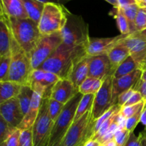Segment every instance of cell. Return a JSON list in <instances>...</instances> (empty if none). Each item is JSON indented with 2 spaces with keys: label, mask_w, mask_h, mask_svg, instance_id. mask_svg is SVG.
<instances>
[{
  "label": "cell",
  "mask_w": 146,
  "mask_h": 146,
  "mask_svg": "<svg viewBox=\"0 0 146 146\" xmlns=\"http://www.w3.org/2000/svg\"><path fill=\"white\" fill-rule=\"evenodd\" d=\"M86 54V46L70 47L62 43L38 69L54 73L60 78H68L73 65Z\"/></svg>",
  "instance_id": "obj_1"
},
{
  "label": "cell",
  "mask_w": 146,
  "mask_h": 146,
  "mask_svg": "<svg viewBox=\"0 0 146 146\" xmlns=\"http://www.w3.org/2000/svg\"><path fill=\"white\" fill-rule=\"evenodd\" d=\"M0 16L4 17L7 21L14 39L30 56L31 51L41 36L38 23L29 18L19 19L9 17L2 10H1Z\"/></svg>",
  "instance_id": "obj_2"
},
{
  "label": "cell",
  "mask_w": 146,
  "mask_h": 146,
  "mask_svg": "<svg viewBox=\"0 0 146 146\" xmlns=\"http://www.w3.org/2000/svg\"><path fill=\"white\" fill-rule=\"evenodd\" d=\"M33 71L30 56L11 35V64L9 81L18 83L22 86H28Z\"/></svg>",
  "instance_id": "obj_3"
},
{
  "label": "cell",
  "mask_w": 146,
  "mask_h": 146,
  "mask_svg": "<svg viewBox=\"0 0 146 146\" xmlns=\"http://www.w3.org/2000/svg\"><path fill=\"white\" fill-rule=\"evenodd\" d=\"M91 111L73 123L63 138L61 146H84L93 139L96 121L92 120Z\"/></svg>",
  "instance_id": "obj_4"
},
{
  "label": "cell",
  "mask_w": 146,
  "mask_h": 146,
  "mask_svg": "<svg viewBox=\"0 0 146 146\" xmlns=\"http://www.w3.org/2000/svg\"><path fill=\"white\" fill-rule=\"evenodd\" d=\"M70 11L64 5L48 3L44 5L38 29L41 35L61 32L65 27Z\"/></svg>",
  "instance_id": "obj_5"
},
{
  "label": "cell",
  "mask_w": 146,
  "mask_h": 146,
  "mask_svg": "<svg viewBox=\"0 0 146 146\" xmlns=\"http://www.w3.org/2000/svg\"><path fill=\"white\" fill-rule=\"evenodd\" d=\"M63 43L70 47L86 46L90 39L88 25L81 16L68 14L66 24L61 31Z\"/></svg>",
  "instance_id": "obj_6"
},
{
  "label": "cell",
  "mask_w": 146,
  "mask_h": 146,
  "mask_svg": "<svg viewBox=\"0 0 146 146\" xmlns=\"http://www.w3.org/2000/svg\"><path fill=\"white\" fill-rule=\"evenodd\" d=\"M83 96L82 94L78 92L64 105L61 114L54 123L48 146H53L56 143L61 142L68 128L74 123L78 104Z\"/></svg>",
  "instance_id": "obj_7"
},
{
  "label": "cell",
  "mask_w": 146,
  "mask_h": 146,
  "mask_svg": "<svg viewBox=\"0 0 146 146\" xmlns=\"http://www.w3.org/2000/svg\"><path fill=\"white\" fill-rule=\"evenodd\" d=\"M48 98H43L39 113L32 126L33 146H48L54 122L48 114Z\"/></svg>",
  "instance_id": "obj_8"
},
{
  "label": "cell",
  "mask_w": 146,
  "mask_h": 146,
  "mask_svg": "<svg viewBox=\"0 0 146 146\" xmlns=\"http://www.w3.org/2000/svg\"><path fill=\"white\" fill-rule=\"evenodd\" d=\"M63 43L61 32L41 35L30 54L33 69H38Z\"/></svg>",
  "instance_id": "obj_9"
},
{
  "label": "cell",
  "mask_w": 146,
  "mask_h": 146,
  "mask_svg": "<svg viewBox=\"0 0 146 146\" xmlns=\"http://www.w3.org/2000/svg\"><path fill=\"white\" fill-rule=\"evenodd\" d=\"M113 74H111L103 80L101 89L95 95L91 115L93 121H96L106 112L113 106Z\"/></svg>",
  "instance_id": "obj_10"
},
{
  "label": "cell",
  "mask_w": 146,
  "mask_h": 146,
  "mask_svg": "<svg viewBox=\"0 0 146 146\" xmlns=\"http://www.w3.org/2000/svg\"><path fill=\"white\" fill-rule=\"evenodd\" d=\"M60 79L54 73L42 69H34L30 76L28 86L34 91L39 93L43 98L50 97L53 86Z\"/></svg>",
  "instance_id": "obj_11"
},
{
  "label": "cell",
  "mask_w": 146,
  "mask_h": 146,
  "mask_svg": "<svg viewBox=\"0 0 146 146\" xmlns=\"http://www.w3.org/2000/svg\"><path fill=\"white\" fill-rule=\"evenodd\" d=\"M128 48L130 55L141 65L146 57V38L139 32L124 36L120 41Z\"/></svg>",
  "instance_id": "obj_12"
},
{
  "label": "cell",
  "mask_w": 146,
  "mask_h": 146,
  "mask_svg": "<svg viewBox=\"0 0 146 146\" xmlns=\"http://www.w3.org/2000/svg\"><path fill=\"white\" fill-rule=\"evenodd\" d=\"M125 35H118L110 38H90L88 44L86 46V54L87 56L107 55L108 53L120 42Z\"/></svg>",
  "instance_id": "obj_13"
},
{
  "label": "cell",
  "mask_w": 146,
  "mask_h": 146,
  "mask_svg": "<svg viewBox=\"0 0 146 146\" xmlns=\"http://www.w3.org/2000/svg\"><path fill=\"white\" fill-rule=\"evenodd\" d=\"M0 116L11 126L18 128L24 115L17 98H13L0 104Z\"/></svg>",
  "instance_id": "obj_14"
},
{
  "label": "cell",
  "mask_w": 146,
  "mask_h": 146,
  "mask_svg": "<svg viewBox=\"0 0 146 146\" xmlns=\"http://www.w3.org/2000/svg\"><path fill=\"white\" fill-rule=\"evenodd\" d=\"M88 77L104 80L109 74H113L108 56H88Z\"/></svg>",
  "instance_id": "obj_15"
},
{
  "label": "cell",
  "mask_w": 146,
  "mask_h": 146,
  "mask_svg": "<svg viewBox=\"0 0 146 146\" xmlns=\"http://www.w3.org/2000/svg\"><path fill=\"white\" fill-rule=\"evenodd\" d=\"M143 70L141 68L135 70L133 72L120 78H113V104L115 105L117 98L123 93L132 89L141 78Z\"/></svg>",
  "instance_id": "obj_16"
},
{
  "label": "cell",
  "mask_w": 146,
  "mask_h": 146,
  "mask_svg": "<svg viewBox=\"0 0 146 146\" xmlns=\"http://www.w3.org/2000/svg\"><path fill=\"white\" fill-rule=\"evenodd\" d=\"M79 91L78 88H76L70 80L68 78H60L53 86L50 98L66 104Z\"/></svg>",
  "instance_id": "obj_17"
},
{
  "label": "cell",
  "mask_w": 146,
  "mask_h": 146,
  "mask_svg": "<svg viewBox=\"0 0 146 146\" xmlns=\"http://www.w3.org/2000/svg\"><path fill=\"white\" fill-rule=\"evenodd\" d=\"M87 77H88V56L86 54L73 65L68 74V79L78 89Z\"/></svg>",
  "instance_id": "obj_18"
},
{
  "label": "cell",
  "mask_w": 146,
  "mask_h": 146,
  "mask_svg": "<svg viewBox=\"0 0 146 146\" xmlns=\"http://www.w3.org/2000/svg\"><path fill=\"white\" fill-rule=\"evenodd\" d=\"M42 99L43 96L41 94L34 91L30 106L27 113L24 115V119L21 121V124L19 125V129L24 131V130H28L32 128L33 125L38 117Z\"/></svg>",
  "instance_id": "obj_19"
},
{
  "label": "cell",
  "mask_w": 146,
  "mask_h": 146,
  "mask_svg": "<svg viewBox=\"0 0 146 146\" xmlns=\"http://www.w3.org/2000/svg\"><path fill=\"white\" fill-rule=\"evenodd\" d=\"M1 10L9 17L19 19L29 18L22 0H1Z\"/></svg>",
  "instance_id": "obj_20"
},
{
  "label": "cell",
  "mask_w": 146,
  "mask_h": 146,
  "mask_svg": "<svg viewBox=\"0 0 146 146\" xmlns=\"http://www.w3.org/2000/svg\"><path fill=\"white\" fill-rule=\"evenodd\" d=\"M11 34L4 17L0 16V57L11 56Z\"/></svg>",
  "instance_id": "obj_21"
},
{
  "label": "cell",
  "mask_w": 146,
  "mask_h": 146,
  "mask_svg": "<svg viewBox=\"0 0 146 146\" xmlns=\"http://www.w3.org/2000/svg\"><path fill=\"white\" fill-rule=\"evenodd\" d=\"M107 56L111 62V69L114 74V71L118 66L129 56L130 51L125 45L119 42L108 53Z\"/></svg>",
  "instance_id": "obj_22"
},
{
  "label": "cell",
  "mask_w": 146,
  "mask_h": 146,
  "mask_svg": "<svg viewBox=\"0 0 146 146\" xmlns=\"http://www.w3.org/2000/svg\"><path fill=\"white\" fill-rule=\"evenodd\" d=\"M22 85L14 81H0V104L17 98L21 91Z\"/></svg>",
  "instance_id": "obj_23"
},
{
  "label": "cell",
  "mask_w": 146,
  "mask_h": 146,
  "mask_svg": "<svg viewBox=\"0 0 146 146\" xmlns=\"http://www.w3.org/2000/svg\"><path fill=\"white\" fill-rule=\"evenodd\" d=\"M29 18L35 22H39L45 4L38 0H22Z\"/></svg>",
  "instance_id": "obj_24"
},
{
  "label": "cell",
  "mask_w": 146,
  "mask_h": 146,
  "mask_svg": "<svg viewBox=\"0 0 146 146\" xmlns=\"http://www.w3.org/2000/svg\"><path fill=\"white\" fill-rule=\"evenodd\" d=\"M141 68V65L134 60V58L131 55L121 63L118 68L115 69L113 74L114 78H120L121 77L126 76L131 73L133 72L135 70Z\"/></svg>",
  "instance_id": "obj_25"
},
{
  "label": "cell",
  "mask_w": 146,
  "mask_h": 146,
  "mask_svg": "<svg viewBox=\"0 0 146 146\" xmlns=\"http://www.w3.org/2000/svg\"><path fill=\"white\" fill-rule=\"evenodd\" d=\"M94 98H95V95L92 94H86V95L83 96L81 101L78 104L76 113L75 117H74V121L79 119L88 111L92 110Z\"/></svg>",
  "instance_id": "obj_26"
},
{
  "label": "cell",
  "mask_w": 146,
  "mask_h": 146,
  "mask_svg": "<svg viewBox=\"0 0 146 146\" xmlns=\"http://www.w3.org/2000/svg\"><path fill=\"white\" fill-rule=\"evenodd\" d=\"M33 94H34V91L28 86H22L21 91L18 96L17 97V99L19 100L21 109L22 111L23 114L24 115L28 111L29 108L31 104V100H32Z\"/></svg>",
  "instance_id": "obj_27"
},
{
  "label": "cell",
  "mask_w": 146,
  "mask_h": 146,
  "mask_svg": "<svg viewBox=\"0 0 146 146\" xmlns=\"http://www.w3.org/2000/svg\"><path fill=\"white\" fill-rule=\"evenodd\" d=\"M114 17L116 20L117 26L119 29L121 34L122 35H128L131 34L129 24L125 14H123L121 9L119 7H114Z\"/></svg>",
  "instance_id": "obj_28"
},
{
  "label": "cell",
  "mask_w": 146,
  "mask_h": 146,
  "mask_svg": "<svg viewBox=\"0 0 146 146\" xmlns=\"http://www.w3.org/2000/svg\"><path fill=\"white\" fill-rule=\"evenodd\" d=\"M121 10H122L123 14H125V17H126L127 19H128V24H129L130 27V30H131V34L135 33V19H136L138 13L140 10L139 6L137 4H132V5L128 6V7L121 9Z\"/></svg>",
  "instance_id": "obj_29"
},
{
  "label": "cell",
  "mask_w": 146,
  "mask_h": 146,
  "mask_svg": "<svg viewBox=\"0 0 146 146\" xmlns=\"http://www.w3.org/2000/svg\"><path fill=\"white\" fill-rule=\"evenodd\" d=\"M65 104H62L61 102L56 101V100L48 98V114L51 118V119L54 123L58 118V116L61 114L63 108H64Z\"/></svg>",
  "instance_id": "obj_30"
},
{
  "label": "cell",
  "mask_w": 146,
  "mask_h": 146,
  "mask_svg": "<svg viewBox=\"0 0 146 146\" xmlns=\"http://www.w3.org/2000/svg\"><path fill=\"white\" fill-rule=\"evenodd\" d=\"M17 129V128L11 126L2 117L0 116V143L7 141Z\"/></svg>",
  "instance_id": "obj_31"
},
{
  "label": "cell",
  "mask_w": 146,
  "mask_h": 146,
  "mask_svg": "<svg viewBox=\"0 0 146 146\" xmlns=\"http://www.w3.org/2000/svg\"><path fill=\"white\" fill-rule=\"evenodd\" d=\"M11 56L0 57V81H9Z\"/></svg>",
  "instance_id": "obj_32"
},
{
  "label": "cell",
  "mask_w": 146,
  "mask_h": 146,
  "mask_svg": "<svg viewBox=\"0 0 146 146\" xmlns=\"http://www.w3.org/2000/svg\"><path fill=\"white\" fill-rule=\"evenodd\" d=\"M145 101H143V102L135 104V105L124 106L121 107L120 113L126 118H130V117L135 115L142 107L145 106Z\"/></svg>",
  "instance_id": "obj_33"
},
{
  "label": "cell",
  "mask_w": 146,
  "mask_h": 146,
  "mask_svg": "<svg viewBox=\"0 0 146 146\" xmlns=\"http://www.w3.org/2000/svg\"><path fill=\"white\" fill-rule=\"evenodd\" d=\"M131 132L126 128H119L114 134L113 139L119 146H124L128 140Z\"/></svg>",
  "instance_id": "obj_34"
},
{
  "label": "cell",
  "mask_w": 146,
  "mask_h": 146,
  "mask_svg": "<svg viewBox=\"0 0 146 146\" xmlns=\"http://www.w3.org/2000/svg\"><path fill=\"white\" fill-rule=\"evenodd\" d=\"M144 109V106L142 107L135 115H133V116L130 117V118H127L126 121V125H125V128L128 130V131H130L131 133L133 132L134 129L135 128V127L137 126V125L138 124V123L141 122V115H142L143 111Z\"/></svg>",
  "instance_id": "obj_35"
},
{
  "label": "cell",
  "mask_w": 146,
  "mask_h": 146,
  "mask_svg": "<svg viewBox=\"0 0 146 146\" xmlns=\"http://www.w3.org/2000/svg\"><path fill=\"white\" fill-rule=\"evenodd\" d=\"M19 146H33L32 128L21 131Z\"/></svg>",
  "instance_id": "obj_36"
},
{
  "label": "cell",
  "mask_w": 146,
  "mask_h": 146,
  "mask_svg": "<svg viewBox=\"0 0 146 146\" xmlns=\"http://www.w3.org/2000/svg\"><path fill=\"white\" fill-rule=\"evenodd\" d=\"M135 32H141L146 29V13L141 8L135 19Z\"/></svg>",
  "instance_id": "obj_37"
},
{
  "label": "cell",
  "mask_w": 146,
  "mask_h": 146,
  "mask_svg": "<svg viewBox=\"0 0 146 146\" xmlns=\"http://www.w3.org/2000/svg\"><path fill=\"white\" fill-rule=\"evenodd\" d=\"M96 80V78H93V77H87L86 79L80 86L79 88H78L79 92L82 94L83 95L91 94L93 89V86H94Z\"/></svg>",
  "instance_id": "obj_38"
},
{
  "label": "cell",
  "mask_w": 146,
  "mask_h": 146,
  "mask_svg": "<svg viewBox=\"0 0 146 146\" xmlns=\"http://www.w3.org/2000/svg\"><path fill=\"white\" fill-rule=\"evenodd\" d=\"M134 91H135V90H134L133 88H132V89H130L128 90V91L121 94V95L117 98L116 102H115V105H118V106H120L121 108V107L124 106L125 105V104L128 102L129 98H131L132 94H133Z\"/></svg>",
  "instance_id": "obj_39"
},
{
  "label": "cell",
  "mask_w": 146,
  "mask_h": 146,
  "mask_svg": "<svg viewBox=\"0 0 146 146\" xmlns=\"http://www.w3.org/2000/svg\"><path fill=\"white\" fill-rule=\"evenodd\" d=\"M21 130L17 128L15 132L12 133V135L5 141L7 146H19L20 139V135H21Z\"/></svg>",
  "instance_id": "obj_40"
},
{
  "label": "cell",
  "mask_w": 146,
  "mask_h": 146,
  "mask_svg": "<svg viewBox=\"0 0 146 146\" xmlns=\"http://www.w3.org/2000/svg\"><path fill=\"white\" fill-rule=\"evenodd\" d=\"M145 101V100L143 99V96H141V94H140L138 91H134L133 94H132V96H131V98H129V100L128 101V102L125 104V106H131V105H135V104H140V103H142Z\"/></svg>",
  "instance_id": "obj_41"
},
{
  "label": "cell",
  "mask_w": 146,
  "mask_h": 146,
  "mask_svg": "<svg viewBox=\"0 0 146 146\" xmlns=\"http://www.w3.org/2000/svg\"><path fill=\"white\" fill-rule=\"evenodd\" d=\"M124 146H142L141 138L140 136H136L133 132L131 133L128 140Z\"/></svg>",
  "instance_id": "obj_42"
},
{
  "label": "cell",
  "mask_w": 146,
  "mask_h": 146,
  "mask_svg": "<svg viewBox=\"0 0 146 146\" xmlns=\"http://www.w3.org/2000/svg\"><path fill=\"white\" fill-rule=\"evenodd\" d=\"M133 89L138 91L141 94L145 101H146V81H143L141 78L135 86Z\"/></svg>",
  "instance_id": "obj_43"
},
{
  "label": "cell",
  "mask_w": 146,
  "mask_h": 146,
  "mask_svg": "<svg viewBox=\"0 0 146 146\" xmlns=\"http://www.w3.org/2000/svg\"><path fill=\"white\" fill-rule=\"evenodd\" d=\"M115 121L117 123L120 128H125L127 118L124 117L120 112L115 115Z\"/></svg>",
  "instance_id": "obj_44"
},
{
  "label": "cell",
  "mask_w": 146,
  "mask_h": 146,
  "mask_svg": "<svg viewBox=\"0 0 146 146\" xmlns=\"http://www.w3.org/2000/svg\"><path fill=\"white\" fill-rule=\"evenodd\" d=\"M135 4H137L136 0H118V7L121 9Z\"/></svg>",
  "instance_id": "obj_45"
},
{
  "label": "cell",
  "mask_w": 146,
  "mask_h": 146,
  "mask_svg": "<svg viewBox=\"0 0 146 146\" xmlns=\"http://www.w3.org/2000/svg\"><path fill=\"white\" fill-rule=\"evenodd\" d=\"M44 4H48V3H53V4H61V5H64L66 3L69 1H73V0H38Z\"/></svg>",
  "instance_id": "obj_46"
},
{
  "label": "cell",
  "mask_w": 146,
  "mask_h": 146,
  "mask_svg": "<svg viewBox=\"0 0 146 146\" xmlns=\"http://www.w3.org/2000/svg\"><path fill=\"white\" fill-rule=\"evenodd\" d=\"M139 136L141 138L142 146H146V131H144L143 132H141L139 134Z\"/></svg>",
  "instance_id": "obj_47"
},
{
  "label": "cell",
  "mask_w": 146,
  "mask_h": 146,
  "mask_svg": "<svg viewBox=\"0 0 146 146\" xmlns=\"http://www.w3.org/2000/svg\"><path fill=\"white\" fill-rule=\"evenodd\" d=\"M141 123L143 125H145V128L146 127V108H145L143 111L142 115L141 118Z\"/></svg>",
  "instance_id": "obj_48"
},
{
  "label": "cell",
  "mask_w": 146,
  "mask_h": 146,
  "mask_svg": "<svg viewBox=\"0 0 146 146\" xmlns=\"http://www.w3.org/2000/svg\"><path fill=\"white\" fill-rule=\"evenodd\" d=\"M100 144L98 143L97 141H93V140H91V141H88L84 145V146H99Z\"/></svg>",
  "instance_id": "obj_49"
},
{
  "label": "cell",
  "mask_w": 146,
  "mask_h": 146,
  "mask_svg": "<svg viewBox=\"0 0 146 146\" xmlns=\"http://www.w3.org/2000/svg\"><path fill=\"white\" fill-rule=\"evenodd\" d=\"M102 145L103 146H119L118 144L116 143V142L114 141V139L108 141V142L106 143H104V145Z\"/></svg>",
  "instance_id": "obj_50"
},
{
  "label": "cell",
  "mask_w": 146,
  "mask_h": 146,
  "mask_svg": "<svg viewBox=\"0 0 146 146\" xmlns=\"http://www.w3.org/2000/svg\"><path fill=\"white\" fill-rule=\"evenodd\" d=\"M137 4L139 6L140 8H145L146 7V0H141L139 1H137Z\"/></svg>",
  "instance_id": "obj_51"
},
{
  "label": "cell",
  "mask_w": 146,
  "mask_h": 146,
  "mask_svg": "<svg viewBox=\"0 0 146 146\" xmlns=\"http://www.w3.org/2000/svg\"><path fill=\"white\" fill-rule=\"evenodd\" d=\"M105 1L113 6V7H118V0H105Z\"/></svg>",
  "instance_id": "obj_52"
},
{
  "label": "cell",
  "mask_w": 146,
  "mask_h": 146,
  "mask_svg": "<svg viewBox=\"0 0 146 146\" xmlns=\"http://www.w3.org/2000/svg\"><path fill=\"white\" fill-rule=\"evenodd\" d=\"M141 69L143 71V70H145L146 69V57L145 59L143 60V61L142 63H141Z\"/></svg>",
  "instance_id": "obj_53"
},
{
  "label": "cell",
  "mask_w": 146,
  "mask_h": 146,
  "mask_svg": "<svg viewBox=\"0 0 146 146\" xmlns=\"http://www.w3.org/2000/svg\"><path fill=\"white\" fill-rule=\"evenodd\" d=\"M141 80H143V81H146V69L143 71L142 76H141Z\"/></svg>",
  "instance_id": "obj_54"
},
{
  "label": "cell",
  "mask_w": 146,
  "mask_h": 146,
  "mask_svg": "<svg viewBox=\"0 0 146 146\" xmlns=\"http://www.w3.org/2000/svg\"><path fill=\"white\" fill-rule=\"evenodd\" d=\"M139 33L141 34V35L143 36H145V38H146V29L143 30V31H141V32H139Z\"/></svg>",
  "instance_id": "obj_55"
},
{
  "label": "cell",
  "mask_w": 146,
  "mask_h": 146,
  "mask_svg": "<svg viewBox=\"0 0 146 146\" xmlns=\"http://www.w3.org/2000/svg\"><path fill=\"white\" fill-rule=\"evenodd\" d=\"M0 146H7V143H6V142H4L0 143Z\"/></svg>",
  "instance_id": "obj_56"
},
{
  "label": "cell",
  "mask_w": 146,
  "mask_h": 146,
  "mask_svg": "<svg viewBox=\"0 0 146 146\" xmlns=\"http://www.w3.org/2000/svg\"><path fill=\"white\" fill-rule=\"evenodd\" d=\"M53 146H61V143H56L55 145H54Z\"/></svg>",
  "instance_id": "obj_57"
},
{
  "label": "cell",
  "mask_w": 146,
  "mask_h": 146,
  "mask_svg": "<svg viewBox=\"0 0 146 146\" xmlns=\"http://www.w3.org/2000/svg\"><path fill=\"white\" fill-rule=\"evenodd\" d=\"M141 9L144 11V12L146 13V7H145V8H141Z\"/></svg>",
  "instance_id": "obj_58"
},
{
  "label": "cell",
  "mask_w": 146,
  "mask_h": 146,
  "mask_svg": "<svg viewBox=\"0 0 146 146\" xmlns=\"http://www.w3.org/2000/svg\"><path fill=\"white\" fill-rule=\"evenodd\" d=\"M146 108V101H145V106H144V108Z\"/></svg>",
  "instance_id": "obj_59"
},
{
  "label": "cell",
  "mask_w": 146,
  "mask_h": 146,
  "mask_svg": "<svg viewBox=\"0 0 146 146\" xmlns=\"http://www.w3.org/2000/svg\"><path fill=\"white\" fill-rule=\"evenodd\" d=\"M141 1V0H136V1Z\"/></svg>",
  "instance_id": "obj_60"
},
{
  "label": "cell",
  "mask_w": 146,
  "mask_h": 146,
  "mask_svg": "<svg viewBox=\"0 0 146 146\" xmlns=\"http://www.w3.org/2000/svg\"><path fill=\"white\" fill-rule=\"evenodd\" d=\"M144 131H146V127H145V130H144Z\"/></svg>",
  "instance_id": "obj_61"
},
{
  "label": "cell",
  "mask_w": 146,
  "mask_h": 146,
  "mask_svg": "<svg viewBox=\"0 0 146 146\" xmlns=\"http://www.w3.org/2000/svg\"><path fill=\"white\" fill-rule=\"evenodd\" d=\"M99 146H103V145H100Z\"/></svg>",
  "instance_id": "obj_62"
}]
</instances>
